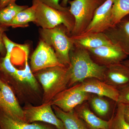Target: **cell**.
Listing matches in <instances>:
<instances>
[{
  "mask_svg": "<svg viewBox=\"0 0 129 129\" xmlns=\"http://www.w3.org/2000/svg\"><path fill=\"white\" fill-rule=\"evenodd\" d=\"M124 104V115L125 120L129 124V105Z\"/></svg>",
  "mask_w": 129,
  "mask_h": 129,
  "instance_id": "29",
  "label": "cell"
},
{
  "mask_svg": "<svg viewBox=\"0 0 129 129\" xmlns=\"http://www.w3.org/2000/svg\"><path fill=\"white\" fill-rule=\"evenodd\" d=\"M30 64L32 72L56 66L65 67L59 61L53 48L42 40L31 56Z\"/></svg>",
  "mask_w": 129,
  "mask_h": 129,
  "instance_id": "6",
  "label": "cell"
},
{
  "mask_svg": "<svg viewBox=\"0 0 129 129\" xmlns=\"http://www.w3.org/2000/svg\"><path fill=\"white\" fill-rule=\"evenodd\" d=\"M6 30V27L0 26V53L4 57L6 54V50L3 41V36Z\"/></svg>",
  "mask_w": 129,
  "mask_h": 129,
  "instance_id": "28",
  "label": "cell"
},
{
  "mask_svg": "<svg viewBox=\"0 0 129 129\" xmlns=\"http://www.w3.org/2000/svg\"><path fill=\"white\" fill-rule=\"evenodd\" d=\"M128 14L129 0H114L111 10L112 26Z\"/></svg>",
  "mask_w": 129,
  "mask_h": 129,
  "instance_id": "22",
  "label": "cell"
},
{
  "mask_svg": "<svg viewBox=\"0 0 129 129\" xmlns=\"http://www.w3.org/2000/svg\"><path fill=\"white\" fill-rule=\"evenodd\" d=\"M118 90L119 96L117 103L129 105V84Z\"/></svg>",
  "mask_w": 129,
  "mask_h": 129,
  "instance_id": "26",
  "label": "cell"
},
{
  "mask_svg": "<svg viewBox=\"0 0 129 129\" xmlns=\"http://www.w3.org/2000/svg\"><path fill=\"white\" fill-rule=\"evenodd\" d=\"M106 0L69 1V11L74 19V25L70 34L76 36L83 34L89 25L96 9Z\"/></svg>",
  "mask_w": 129,
  "mask_h": 129,
  "instance_id": "4",
  "label": "cell"
},
{
  "mask_svg": "<svg viewBox=\"0 0 129 129\" xmlns=\"http://www.w3.org/2000/svg\"><path fill=\"white\" fill-rule=\"evenodd\" d=\"M69 1V0H62L60 5L63 7H67V4Z\"/></svg>",
  "mask_w": 129,
  "mask_h": 129,
  "instance_id": "31",
  "label": "cell"
},
{
  "mask_svg": "<svg viewBox=\"0 0 129 129\" xmlns=\"http://www.w3.org/2000/svg\"><path fill=\"white\" fill-rule=\"evenodd\" d=\"M114 1L106 0L96 9L92 21L82 34L104 32L112 26L111 10Z\"/></svg>",
  "mask_w": 129,
  "mask_h": 129,
  "instance_id": "12",
  "label": "cell"
},
{
  "mask_svg": "<svg viewBox=\"0 0 129 129\" xmlns=\"http://www.w3.org/2000/svg\"><path fill=\"white\" fill-rule=\"evenodd\" d=\"M60 25L51 29H42L40 34L42 40L51 47L61 64L68 67L70 64V52L74 44L68 36L67 28Z\"/></svg>",
  "mask_w": 129,
  "mask_h": 129,
  "instance_id": "2",
  "label": "cell"
},
{
  "mask_svg": "<svg viewBox=\"0 0 129 129\" xmlns=\"http://www.w3.org/2000/svg\"><path fill=\"white\" fill-rule=\"evenodd\" d=\"M23 110L25 122H43L52 125L57 129H64L62 121L57 117L49 103L37 107L28 106Z\"/></svg>",
  "mask_w": 129,
  "mask_h": 129,
  "instance_id": "10",
  "label": "cell"
},
{
  "mask_svg": "<svg viewBox=\"0 0 129 129\" xmlns=\"http://www.w3.org/2000/svg\"><path fill=\"white\" fill-rule=\"evenodd\" d=\"M25 68L24 69L26 73L25 82L27 83L33 89L37 90L38 88V83L36 79L35 78L34 76L32 73L31 68L28 63V51L27 50H25Z\"/></svg>",
  "mask_w": 129,
  "mask_h": 129,
  "instance_id": "24",
  "label": "cell"
},
{
  "mask_svg": "<svg viewBox=\"0 0 129 129\" xmlns=\"http://www.w3.org/2000/svg\"><path fill=\"white\" fill-rule=\"evenodd\" d=\"M28 7L27 6H19L15 2L0 8V26L5 27L9 26L17 14Z\"/></svg>",
  "mask_w": 129,
  "mask_h": 129,
  "instance_id": "20",
  "label": "cell"
},
{
  "mask_svg": "<svg viewBox=\"0 0 129 129\" xmlns=\"http://www.w3.org/2000/svg\"><path fill=\"white\" fill-rule=\"evenodd\" d=\"M70 59L67 70L69 87L90 78L103 80L106 67L96 63L86 49L74 45L70 52Z\"/></svg>",
  "mask_w": 129,
  "mask_h": 129,
  "instance_id": "1",
  "label": "cell"
},
{
  "mask_svg": "<svg viewBox=\"0 0 129 129\" xmlns=\"http://www.w3.org/2000/svg\"><path fill=\"white\" fill-rule=\"evenodd\" d=\"M55 114L62 121L64 129H89L74 111L65 112L53 106Z\"/></svg>",
  "mask_w": 129,
  "mask_h": 129,
  "instance_id": "18",
  "label": "cell"
},
{
  "mask_svg": "<svg viewBox=\"0 0 129 129\" xmlns=\"http://www.w3.org/2000/svg\"></svg>",
  "mask_w": 129,
  "mask_h": 129,
  "instance_id": "35",
  "label": "cell"
},
{
  "mask_svg": "<svg viewBox=\"0 0 129 129\" xmlns=\"http://www.w3.org/2000/svg\"><path fill=\"white\" fill-rule=\"evenodd\" d=\"M3 41L6 50V56L11 57V53L13 48L15 47H20L21 46L12 41L7 37L6 34H4L3 36Z\"/></svg>",
  "mask_w": 129,
  "mask_h": 129,
  "instance_id": "25",
  "label": "cell"
},
{
  "mask_svg": "<svg viewBox=\"0 0 129 129\" xmlns=\"http://www.w3.org/2000/svg\"><path fill=\"white\" fill-rule=\"evenodd\" d=\"M125 65H126L127 67H128L129 68V57H128L126 60L124 61L123 62H122Z\"/></svg>",
  "mask_w": 129,
  "mask_h": 129,
  "instance_id": "32",
  "label": "cell"
},
{
  "mask_svg": "<svg viewBox=\"0 0 129 129\" xmlns=\"http://www.w3.org/2000/svg\"><path fill=\"white\" fill-rule=\"evenodd\" d=\"M74 111L89 129H109L110 120H104L95 115L91 110L88 103L85 102L77 106Z\"/></svg>",
  "mask_w": 129,
  "mask_h": 129,
  "instance_id": "15",
  "label": "cell"
},
{
  "mask_svg": "<svg viewBox=\"0 0 129 129\" xmlns=\"http://www.w3.org/2000/svg\"><path fill=\"white\" fill-rule=\"evenodd\" d=\"M0 127L2 129H57L53 125L33 122L29 123L14 119L0 110Z\"/></svg>",
  "mask_w": 129,
  "mask_h": 129,
  "instance_id": "17",
  "label": "cell"
},
{
  "mask_svg": "<svg viewBox=\"0 0 129 129\" xmlns=\"http://www.w3.org/2000/svg\"><path fill=\"white\" fill-rule=\"evenodd\" d=\"M103 33L129 57V14Z\"/></svg>",
  "mask_w": 129,
  "mask_h": 129,
  "instance_id": "13",
  "label": "cell"
},
{
  "mask_svg": "<svg viewBox=\"0 0 129 129\" xmlns=\"http://www.w3.org/2000/svg\"><path fill=\"white\" fill-rule=\"evenodd\" d=\"M88 101L91 108L100 118L106 117L111 111V104L105 97L91 94Z\"/></svg>",
  "mask_w": 129,
  "mask_h": 129,
  "instance_id": "21",
  "label": "cell"
},
{
  "mask_svg": "<svg viewBox=\"0 0 129 129\" xmlns=\"http://www.w3.org/2000/svg\"><path fill=\"white\" fill-rule=\"evenodd\" d=\"M124 104L117 103L115 115L110 119L109 129H129V124L125 119Z\"/></svg>",
  "mask_w": 129,
  "mask_h": 129,
  "instance_id": "23",
  "label": "cell"
},
{
  "mask_svg": "<svg viewBox=\"0 0 129 129\" xmlns=\"http://www.w3.org/2000/svg\"><path fill=\"white\" fill-rule=\"evenodd\" d=\"M87 50L96 63L106 67L123 62L129 57L121 48L113 44Z\"/></svg>",
  "mask_w": 129,
  "mask_h": 129,
  "instance_id": "8",
  "label": "cell"
},
{
  "mask_svg": "<svg viewBox=\"0 0 129 129\" xmlns=\"http://www.w3.org/2000/svg\"><path fill=\"white\" fill-rule=\"evenodd\" d=\"M0 7H1V3H0Z\"/></svg>",
  "mask_w": 129,
  "mask_h": 129,
  "instance_id": "33",
  "label": "cell"
},
{
  "mask_svg": "<svg viewBox=\"0 0 129 129\" xmlns=\"http://www.w3.org/2000/svg\"><path fill=\"white\" fill-rule=\"evenodd\" d=\"M91 95L78 89L75 85L56 95L53 98L52 104L64 112H72L77 106L88 101Z\"/></svg>",
  "mask_w": 129,
  "mask_h": 129,
  "instance_id": "7",
  "label": "cell"
},
{
  "mask_svg": "<svg viewBox=\"0 0 129 129\" xmlns=\"http://www.w3.org/2000/svg\"><path fill=\"white\" fill-rule=\"evenodd\" d=\"M103 81L118 90L129 84V68L122 62L106 67Z\"/></svg>",
  "mask_w": 129,
  "mask_h": 129,
  "instance_id": "14",
  "label": "cell"
},
{
  "mask_svg": "<svg viewBox=\"0 0 129 129\" xmlns=\"http://www.w3.org/2000/svg\"><path fill=\"white\" fill-rule=\"evenodd\" d=\"M0 110L10 117L24 121V110L19 104L13 91L1 78Z\"/></svg>",
  "mask_w": 129,
  "mask_h": 129,
  "instance_id": "9",
  "label": "cell"
},
{
  "mask_svg": "<svg viewBox=\"0 0 129 129\" xmlns=\"http://www.w3.org/2000/svg\"><path fill=\"white\" fill-rule=\"evenodd\" d=\"M36 19V4L33 1L32 6L19 12L13 19L9 26L14 28L23 27L30 22H35Z\"/></svg>",
  "mask_w": 129,
  "mask_h": 129,
  "instance_id": "19",
  "label": "cell"
},
{
  "mask_svg": "<svg viewBox=\"0 0 129 129\" xmlns=\"http://www.w3.org/2000/svg\"><path fill=\"white\" fill-rule=\"evenodd\" d=\"M0 129H2L1 128V127H0Z\"/></svg>",
  "mask_w": 129,
  "mask_h": 129,
  "instance_id": "34",
  "label": "cell"
},
{
  "mask_svg": "<svg viewBox=\"0 0 129 129\" xmlns=\"http://www.w3.org/2000/svg\"><path fill=\"white\" fill-rule=\"evenodd\" d=\"M68 67L56 66L48 68L41 70L37 74V78L45 94H49L50 98H54L68 86L69 78Z\"/></svg>",
  "mask_w": 129,
  "mask_h": 129,
  "instance_id": "5",
  "label": "cell"
},
{
  "mask_svg": "<svg viewBox=\"0 0 129 129\" xmlns=\"http://www.w3.org/2000/svg\"><path fill=\"white\" fill-rule=\"evenodd\" d=\"M75 85L80 90L105 97L117 103L119 96V90L103 81L95 78H90Z\"/></svg>",
  "mask_w": 129,
  "mask_h": 129,
  "instance_id": "11",
  "label": "cell"
},
{
  "mask_svg": "<svg viewBox=\"0 0 129 129\" xmlns=\"http://www.w3.org/2000/svg\"><path fill=\"white\" fill-rule=\"evenodd\" d=\"M36 4L35 23L42 29L53 28L64 25L71 34L74 25V19L69 11H63L50 7L38 0H33Z\"/></svg>",
  "mask_w": 129,
  "mask_h": 129,
  "instance_id": "3",
  "label": "cell"
},
{
  "mask_svg": "<svg viewBox=\"0 0 129 129\" xmlns=\"http://www.w3.org/2000/svg\"><path fill=\"white\" fill-rule=\"evenodd\" d=\"M50 7L59 11H69V7H64L61 6L59 3V0H38Z\"/></svg>",
  "mask_w": 129,
  "mask_h": 129,
  "instance_id": "27",
  "label": "cell"
},
{
  "mask_svg": "<svg viewBox=\"0 0 129 129\" xmlns=\"http://www.w3.org/2000/svg\"><path fill=\"white\" fill-rule=\"evenodd\" d=\"M70 37L74 45L86 50L113 44L103 32L82 34Z\"/></svg>",
  "mask_w": 129,
  "mask_h": 129,
  "instance_id": "16",
  "label": "cell"
},
{
  "mask_svg": "<svg viewBox=\"0 0 129 129\" xmlns=\"http://www.w3.org/2000/svg\"><path fill=\"white\" fill-rule=\"evenodd\" d=\"M16 1L17 0H0V3H1L0 8L5 7L11 3L16 2Z\"/></svg>",
  "mask_w": 129,
  "mask_h": 129,
  "instance_id": "30",
  "label": "cell"
}]
</instances>
